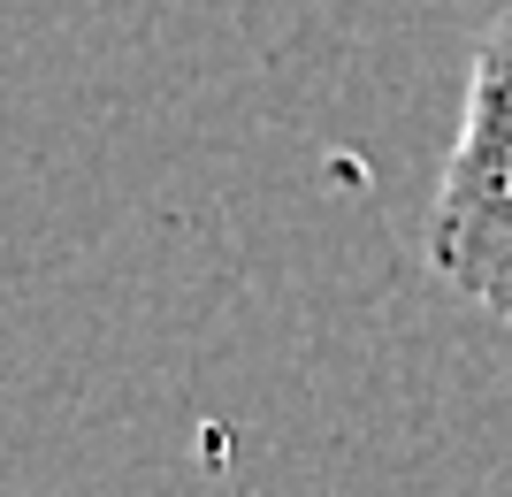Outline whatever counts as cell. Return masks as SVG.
Segmentation results:
<instances>
[{
	"label": "cell",
	"instance_id": "6da1fadb",
	"mask_svg": "<svg viewBox=\"0 0 512 497\" xmlns=\"http://www.w3.org/2000/svg\"><path fill=\"white\" fill-rule=\"evenodd\" d=\"M428 268L512 322V8L490 16L467 69V115L421 222Z\"/></svg>",
	"mask_w": 512,
	"mask_h": 497
}]
</instances>
